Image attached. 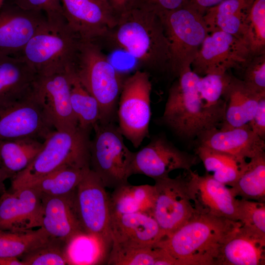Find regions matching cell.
Returning <instances> with one entry per match:
<instances>
[{"label":"cell","mask_w":265,"mask_h":265,"mask_svg":"<svg viewBox=\"0 0 265 265\" xmlns=\"http://www.w3.org/2000/svg\"><path fill=\"white\" fill-rule=\"evenodd\" d=\"M260 94L249 89L240 79L232 75L223 95L226 103L224 119L218 128L228 130L247 124L257 108Z\"/></svg>","instance_id":"d4e9b609"},{"label":"cell","mask_w":265,"mask_h":265,"mask_svg":"<svg viewBox=\"0 0 265 265\" xmlns=\"http://www.w3.org/2000/svg\"><path fill=\"white\" fill-rule=\"evenodd\" d=\"M151 91L149 73L137 70L126 78L120 95L118 127L123 136L136 148L149 136Z\"/></svg>","instance_id":"9c48e42d"},{"label":"cell","mask_w":265,"mask_h":265,"mask_svg":"<svg viewBox=\"0 0 265 265\" xmlns=\"http://www.w3.org/2000/svg\"><path fill=\"white\" fill-rule=\"evenodd\" d=\"M241 225L238 221L197 213L157 245L176 265H215L221 245Z\"/></svg>","instance_id":"7a4b0ae2"},{"label":"cell","mask_w":265,"mask_h":265,"mask_svg":"<svg viewBox=\"0 0 265 265\" xmlns=\"http://www.w3.org/2000/svg\"><path fill=\"white\" fill-rule=\"evenodd\" d=\"M231 77V75L226 72L223 74H208L200 77L197 89L201 99L207 107L226 106L223 96Z\"/></svg>","instance_id":"8d00e7d4"},{"label":"cell","mask_w":265,"mask_h":265,"mask_svg":"<svg viewBox=\"0 0 265 265\" xmlns=\"http://www.w3.org/2000/svg\"><path fill=\"white\" fill-rule=\"evenodd\" d=\"M44 146V140L34 137L0 140V163L12 178L26 169Z\"/></svg>","instance_id":"83f0119b"},{"label":"cell","mask_w":265,"mask_h":265,"mask_svg":"<svg viewBox=\"0 0 265 265\" xmlns=\"http://www.w3.org/2000/svg\"><path fill=\"white\" fill-rule=\"evenodd\" d=\"M0 265H24L18 258L0 257Z\"/></svg>","instance_id":"f6af8a7d"},{"label":"cell","mask_w":265,"mask_h":265,"mask_svg":"<svg viewBox=\"0 0 265 265\" xmlns=\"http://www.w3.org/2000/svg\"><path fill=\"white\" fill-rule=\"evenodd\" d=\"M110 234L111 246L120 248L155 245L163 238L154 217L142 212L111 215Z\"/></svg>","instance_id":"7402d4cb"},{"label":"cell","mask_w":265,"mask_h":265,"mask_svg":"<svg viewBox=\"0 0 265 265\" xmlns=\"http://www.w3.org/2000/svg\"><path fill=\"white\" fill-rule=\"evenodd\" d=\"M90 168L65 166L38 179L28 186L41 196H56L69 194L78 185Z\"/></svg>","instance_id":"f546056e"},{"label":"cell","mask_w":265,"mask_h":265,"mask_svg":"<svg viewBox=\"0 0 265 265\" xmlns=\"http://www.w3.org/2000/svg\"><path fill=\"white\" fill-rule=\"evenodd\" d=\"M200 76L189 68L170 87L161 117L162 123L176 135L191 140L202 132L219 128L226 106L207 107L197 89Z\"/></svg>","instance_id":"3957f363"},{"label":"cell","mask_w":265,"mask_h":265,"mask_svg":"<svg viewBox=\"0 0 265 265\" xmlns=\"http://www.w3.org/2000/svg\"><path fill=\"white\" fill-rule=\"evenodd\" d=\"M75 190L61 196H41L40 227L50 238L69 244L78 237L87 235L77 212Z\"/></svg>","instance_id":"d6986e66"},{"label":"cell","mask_w":265,"mask_h":265,"mask_svg":"<svg viewBox=\"0 0 265 265\" xmlns=\"http://www.w3.org/2000/svg\"><path fill=\"white\" fill-rule=\"evenodd\" d=\"M187 171L189 193L198 213L238 221V199L230 187L207 172L200 175L191 169Z\"/></svg>","instance_id":"ac0fdd59"},{"label":"cell","mask_w":265,"mask_h":265,"mask_svg":"<svg viewBox=\"0 0 265 265\" xmlns=\"http://www.w3.org/2000/svg\"><path fill=\"white\" fill-rule=\"evenodd\" d=\"M240 71L241 80L249 89L258 94H265V53L252 55Z\"/></svg>","instance_id":"f35d334b"},{"label":"cell","mask_w":265,"mask_h":265,"mask_svg":"<svg viewBox=\"0 0 265 265\" xmlns=\"http://www.w3.org/2000/svg\"><path fill=\"white\" fill-rule=\"evenodd\" d=\"M90 143V169L106 187L115 188L128 183L132 175L134 152L125 145L123 136L113 122L98 123Z\"/></svg>","instance_id":"52a82bcc"},{"label":"cell","mask_w":265,"mask_h":265,"mask_svg":"<svg viewBox=\"0 0 265 265\" xmlns=\"http://www.w3.org/2000/svg\"><path fill=\"white\" fill-rule=\"evenodd\" d=\"M69 244L50 238L48 240L19 259L24 265H65L70 264Z\"/></svg>","instance_id":"d590c367"},{"label":"cell","mask_w":265,"mask_h":265,"mask_svg":"<svg viewBox=\"0 0 265 265\" xmlns=\"http://www.w3.org/2000/svg\"><path fill=\"white\" fill-rule=\"evenodd\" d=\"M200 161L195 154L182 151L165 136L159 135L134 152L132 173L144 175L156 180L169 177L175 170L188 171Z\"/></svg>","instance_id":"4fadbf2b"},{"label":"cell","mask_w":265,"mask_h":265,"mask_svg":"<svg viewBox=\"0 0 265 265\" xmlns=\"http://www.w3.org/2000/svg\"><path fill=\"white\" fill-rule=\"evenodd\" d=\"M74 70L80 82L99 104V123L113 122L127 77L109 61L99 43L91 40H81Z\"/></svg>","instance_id":"277c9868"},{"label":"cell","mask_w":265,"mask_h":265,"mask_svg":"<svg viewBox=\"0 0 265 265\" xmlns=\"http://www.w3.org/2000/svg\"><path fill=\"white\" fill-rule=\"evenodd\" d=\"M223 0H187L186 5H189L204 15L206 11Z\"/></svg>","instance_id":"ee69618b"},{"label":"cell","mask_w":265,"mask_h":265,"mask_svg":"<svg viewBox=\"0 0 265 265\" xmlns=\"http://www.w3.org/2000/svg\"><path fill=\"white\" fill-rule=\"evenodd\" d=\"M254 1L223 0L208 9L203 18L209 33L222 31L241 40L244 23Z\"/></svg>","instance_id":"484cf974"},{"label":"cell","mask_w":265,"mask_h":265,"mask_svg":"<svg viewBox=\"0 0 265 265\" xmlns=\"http://www.w3.org/2000/svg\"><path fill=\"white\" fill-rule=\"evenodd\" d=\"M265 236L241 225L221 245L215 265H264Z\"/></svg>","instance_id":"603a6c76"},{"label":"cell","mask_w":265,"mask_h":265,"mask_svg":"<svg viewBox=\"0 0 265 265\" xmlns=\"http://www.w3.org/2000/svg\"><path fill=\"white\" fill-rule=\"evenodd\" d=\"M37 77L21 56L0 53V106L31 95Z\"/></svg>","instance_id":"cb8c5ba5"},{"label":"cell","mask_w":265,"mask_h":265,"mask_svg":"<svg viewBox=\"0 0 265 265\" xmlns=\"http://www.w3.org/2000/svg\"><path fill=\"white\" fill-rule=\"evenodd\" d=\"M238 218L242 226L265 236V202L238 199Z\"/></svg>","instance_id":"74e56055"},{"label":"cell","mask_w":265,"mask_h":265,"mask_svg":"<svg viewBox=\"0 0 265 265\" xmlns=\"http://www.w3.org/2000/svg\"><path fill=\"white\" fill-rule=\"evenodd\" d=\"M117 19L125 13L142 5V0H105Z\"/></svg>","instance_id":"7bdbcfd3"},{"label":"cell","mask_w":265,"mask_h":265,"mask_svg":"<svg viewBox=\"0 0 265 265\" xmlns=\"http://www.w3.org/2000/svg\"><path fill=\"white\" fill-rule=\"evenodd\" d=\"M9 177L5 170L2 168L0 163V194L1 195L5 191H6V188L4 185V181L9 179Z\"/></svg>","instance_id":"bcb514c9"},{"label":"cell","mask_w":265,"mask_h":265,"mask_svg":"<svg viewBox=\"0 0 265 265\" xmlns=\"http://www.w3.org/2000/svg\"><path fill=\"white\" fill-rule=\"evenodd\" d=\"M70 102L79 127L91 132L100 121L99 105L80 82L74 68L71 73Z\"/></svg>","instance_id":"d6a6232c"},{"label":"cell","mask_w":265,"mask_h":265,"mask_svg":"<svg viewBox=\"0 0 265 265\" xmlns=\"http://www.w3.org/2000/svg\"><path fill=\"white\" fill-rule=\"evenodd\" d=\"M101 179L91 169L78 185L75 203L78 215L87 235L107 248L111 247L109 195Z\"/></svg>","instance_id":"30bf717a"},{"label":"cell","mask_w":265,"mask_h":265,"mask_svg":"<svg viewBox=\"0 0 265 265\" xmlns=\"http://www.w3.org/2000/svg\"><path fill=\"white\" fill-rule=\"evenodd\" d=\"M252 56L244 43L222 31L208 34L191 66L200 77L223 74L231 69L240 70Z\"/></svg>","instance_id":"7c38bea8"},{"label":"cell","mask_w":265,"mask_h":265,"mask_svg":"<svg viewBox=\"0 0 265 265\" xmlns=\"http://www.w3.org/2000/svg\"><path fill=\"white\" fill-rule=\"evenodd\" d=\"M73 69L48 76H38L32 92L51 124L58 131L79 127L70 102Z\"/></svg>","instance_id":"5bb4252c"},{"label":"cell","mask_w":265,"mask_h":265,"mask_svg":"<svg viewBox=\"0 0 265 265\" xmlns=\"http://www.w3.org/2000/svg\"><path fill=\"white\" fill-rule=\"evenodd\" d=\"M155 199L154 185L128 183L120 186L109 195L111 216L136 212L152 215Z\"/></svg>","instance_id":"4316f807"},{"label":"cell","mask_w":265,"mask_h":265,"mask_svg":"<svg viewBox=\"0 0 265 265\" xmlns=\"http://www.w3.org/2000/svg\"><path fill=\"white\" fill-rule=\"evenodd\" d=\"M230 188L236 197L265 202V153L250 159L245 170Z\"/></svg>","instance_id":"1f68e13d"},{"label":"cell","mask_w":265,"mask_h":265,"mask_svg":"<svg viewBox=\"0 0 265 265\" xmlns=\"http://www.w3.org/2000/svg\"><path fill=\"white\" fill-rule=\"evenodd\" d=\"M50 238L41 227L26 231L0 230V257L19 259Z\"/></svg>","instance_id":"836d02e7"},{"label":"cell","mask_w":265,"mask_h":265,"mask_svg":"<svg viewBox=\"0 0 265 265\" xmlns=\"http://www.w3.org/2000/svg\"><path fill=\"white\" fill-rule=\"evenodd\" d=\"M241 40L252 55L265 53V0H254L244 23Z\"/></svg>","instance_id":"e575fe53"},{"label":"cell","mask_w":265,"mask_h":265,"mask_svg":"<svg viewBox=\"0 0 265 265\" xmlns=\"http://www.w3.org/2000/svg\"><path fill=\"white\" fill-rule=\"evenodd\" d=\"M54 130L33 93L0 106V140L28 137L44 140Z\"/></svg>","instance_id":"9a60e30c"},{"label":"cell","mask_w":265,"mask_h":265,"mask_svg":"<svg viewBox=\"0 0 265 265\" xmlns=\"http://www.w3.org/2000/svg\"><path fill=\"white\" fill-rule=\"evenodd\" d=\"M27 10L43 12L48 22L61 26L67 24L63 16L60 0H7Z\"/></svg>","instance_id":"ab89813d"},{"label":"cell","mask_w":265,"mask_h":265,"mask_svg":"<svg viewBox=\"0 0 265 265\" xmlns=\"http://www.w3.org/2000/svg\"><path fill=\"white\" fill-rule=\"evenodd\" d=\"M187 0H142V5L154 9L159 13L173 10L185 5Z\"/></svg>","instance_id":"b9f144b4"},{"label":"cell","mask_w":265,"mask_h":265,"mask_svg":"<svg viewBox=\"0 0 265 265\" xmlns=\"http://www.w3.org/2000/svg\"><path fill=\"white\" fill-rule=\"evenodd\" d=\"M104 38L146 69L170 73L169 43L161 15L154 9L142 5L125 13Z\"/></svg>","instance_id":"6da1fadb"},{"label":"cell","mask_w":265,"mask_h":265,"mask_svg":"<svg viewBox=\"0 0 265 265\" xmlns=\"http://www.w3.org/2000/svg\"><path fill=\"white\" fill-rule=\"evenodd\" d=\"M248 124L254 133L265 140V96L260 99L255 114Z\"/></svg>","instance_id":"60d3db41"},{"label":"cell","mask_w":265,"mask_h":265,"mask_svg":"<svg viewBox=\"0 0 265 265\" xmlns=\"http://www.w3.org/2000/svg\"><path fill=\"white\" fill-rule=\"evenodd\" d=\"M107 263L111 265H176L174 259L157 244L134 248L111 246Z\"/></svg>","instance_id":"4dcf8cb0"},{"label":"cell","mask_w":265,"mask_h":265,"mask_svg":"<svg viewBox=\"0 0 265 265\" xmlns=\"http://www.w3.org/2000/svg\"><path fill=\"white\" fill-rule=\"evenodd\" d=\"M81 40L67 24L48 23L29 40L20 56L39 76L66 71L74 67Z\"/></svg>","instance_id":"8992f818"},{"label":"cell","mask_w":265,"mask_h":265,"mask_svg":"<svg viewBox=\"0 0 265 265\" xmlns=\"http://www.w3.org/2000/svg\"><path fill=\"white\" fill-rule=\"evenodd\" d=\"M195 146H202L240 159H252L265 153V142L249 125L228 130L218 128L205 131L195 139Z\"/></svg>","instance_id":"44dd1931"},{"label":"cell","mask_w":265,"mask_h":265,"mask_svg":"<svg viewBox=\"0 0 265 265\" xmlns=\"http://www.w3.org/2000/svg\"><path fill=\"white\" fill-rule=\"evenodd\" d=\"M159 13L170 45V73L177 78L191 68L208 30L203 15L189 5Z\"/></svg>","instance_id":"ba28073f"},{"label":"cell","mask_w":265,"mask_h":265,"mask_svg":"<svg viewBox=\"0 0 265 265\" xmlns=\"http://www.w3.org/2000/svg\"><path fill=\"white\" fill-rule=\"evenodd\" d=\"M41 207V196L31 187L5 191L0 197V230L40 228Z\"/></svg>","instance_id":"ffe728a7"},{"label":"cell","mask_w":265,"mask_h":265,"mask_svg":"<svg viewBox=\"0 0 265 265\" xmlns=\"http://www.w3.org/2000/svg\"><path fill=\"white\" fill-rule=\"evenodd\" d=\"M174 178L155 180V199L152 216L163 238L169 236L198 213L189 193L187 171Z\"/></svg>","instance_id":"8fae6325"},{"label":"cell","mask_w":265,"mask_h":265,"mask_svg":"<svg viewBox=\"0 0 265 265\" xmlns=\"http://www.w3.org/2000/svg\"><path fill=\"white\" fill-rule=\"evenodd\" d=\"M5 0H0V8L3 5Z\"/></svg>","instance_id":"7dc6e473"},{"label":"cell","mask_w":265,"mask_h":265,"mask_svg":"<svg viewBox=\"0 0 265 265\" xmlns=\"http://www.w3.org/2000/svg\"><path fill=\"white\" fill-rule=\"evenodd\" d=\"M90 132L79 127L70 131H53L45 139L42 149L30 165L11 179V189L28 186L63 167L90 168Z\"/></svg>","instance_id":"5b68a950"},{"label":"cell","mask_w":265,"mask_h":265,"mask_svg":"<svg viewBox=\"0 0 265 265\" xmlns=\"http://www.w3.org/2000/svg\"><path fill=\"white\" fill-rule=\"evenodd\" d=\"M195 154L199 157L207 173L226 186L232 187L247 167L246 159L215 151L202 146H195Z\"/></svg>","instance_id":"f1b7e54d"},{"label":"cell","mask_w":265,"mask_h":265,"mask_svg":"<svg viewBox=\"0 0 265 265\" xmlns=\"http://www.w3.org/2000/svg\"><path fill=\"white\" fill-rule=\"evenodd\" d=\"M48 23L43 12L25 10L5 0L0 8V53L20 56L29 40Z\"/></svg>","instance_id":"e0dca14e"},{"label":"cell","mask_w":265,"mask_h":265,"mask_svg":"<svg viewBox=\"0 0 265 265\" xmlns=\"http://www.w3.org/2000/svg\"><path fill=\"white\" fill-rule=\"evenodd\" d=\"M68 26L81 39L98 41L117 19L105 0H60Z\"/></svg>","instance_id":"2e32d148"}]
</instances>
